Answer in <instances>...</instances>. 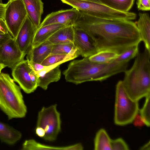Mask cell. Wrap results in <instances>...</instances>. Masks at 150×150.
Returning <instances> with one entry per match:
<instances>
[{
	"label": "cell",
	"instance_id": "ab89813d",
	"mask_svg": "<svg viewBox=\"0 0 150 150\" xmlns=\"http://www.w3.org/2000/svg\"><path fill=\"white\" fill-rule=\"evenodd\" d=\"M4 33L3 32H2L0 31V34H4Z\"/></svg>",
	"mask_w": 150,
	"mask_h": 150
},
{
	"label": "cell",
	"instance_id": "d4e9b609",
	"mask_svg": "<svg viewBox=\"0 0 150 150\" xmlns=\"http://www.w3.org/2000/svg\"><path fill=\"white\" fill-rule=\"evenodd\" d=\"M117 53L113 51L105 50L98 52L88 57L90 61L97 63L105 64L110 63L119 56Z\"/></svg>",
	"mask_w": 150,
	"mask_h": 150
},
{
	"label": "cell",
	"instance_id": "4fadbf2b",
	"mask_svg": "<svg viewBox=\"0 0 150 150\" xmlns=\"http://www.w3.org/2000/svg\"><path fill=\"white\" fill-rule=\"evenodd\" d=\"M37 29L27 15L15 39L19 49L25 55L31 47Z\"/></svg>",
	"mask_w": 150,
	"mask_h": 150
},
{
	"label": "cell",
	"instance_id": "d6986e66",
	"mask_svg": "<svg viewBox=\"0 0 150 150\" xmlns=\"http://www.w3.org/2000/svg\"><path fill=\"white\" fill-rule=\"evenodd\" d=\"M74 35L73 26H66L57 31L47 40L52 45L73 43Z\"/></svg>",
	"mask_w": 150,
	"mask_h": 150
},
{
	"label": "cell",
	"instance_id": "f1b7e54d",
	"mask_svg": "<svg viewBox=\"0 0 150 150\" xmlns=\"http://www.w3.org/2000/svg\"><path fill=\"white\" fill-rule=\"evenodd\" d=\"M111 150H128V146L125 141L119 138L114 140L111 139Z\"/></svg>",
	"mask_w": 150,
	"mask_h": 150
},
{
	"label": "cell",
	"instance_id": "e0dca14e",
	"mask_svg": "<svg viewBox=\"0 0 150 150\" xmlns=\"http://www.w3.org/2000/svg\"><path fill=\"white\" fill-rule=\"evenodd\" d=\"M53 45L47 40L38 46L30 48L27 54V59L41 64L50 54Z\"/></svg>",
	"mask_w": 150,
	"mask_h": 150
},
{
	"label": "cell",
	"instance_id": "83f0119b",
	"mask_svg": "<svg viewBox=\"0 0 150 150\" xmlns=\"http://www.w3.org/2000/svg\"><path fill=\"white\" fill-rule=\"evenodd\" d=\"M146 99L142 108L139 110L140 116L144 124L147 127H149L150 124V94L146 97Z\"/></svg>",
	"mask_w": 150,
	"mask_h": 150
},
{
	"label": "cell",
	"instance_id": "ffe728a7",
	"mask_svg": "<svg viewBox=\"0 0 150 150\" xmlns=\"http://www.w3.org/2000/svg\"><path fill=\"white\" fill-rule=\"evenodd\" d=\"M83 147L81 143H78L69 146L56 147L41 144L35 140L31 139L25 140L22 145L21 150H82Z\"/></svg>",
	"mask_w": 150,
	"mask_h": 150
},
{
	"label": "cell",
	"instance_id": "f35d334b",
	"mask_svg": "<svg viewBox=\"0 0 150 150\" xmlns=\"http://www.w3.org/2000/svg\"><path fill=\"white\" fill-rule=\"evenodd\" d=\"M2 0H0V4H2Z\"/></svg>",
	"mask_w": 150,
	"mask_h": 150
},
{
	"label": "cell",
	"instance_id": "52a82bcc",
	"mask_svg": "<svg viewBox=\"0 0 150 150\" xmlns=\"http://www.w3.org/2000/svg\"><path fill=\"white\" fill-rule=\"evenodd\" d=\"M57 108V105L43 107L38 113L37 126L44 130L43 138L46 141L55 140L61 129L60 115Z\"/></svg>",
	"mask_w": 150,
	"mask_h": 150
},
{
	"label": "cell",
	"instance_id": "d6a6232c",
	"mask_svg": "<svg viewBox=\"0 0 150 150\" xmlns=\"http://www.w3.org/2000/svg\"><path fill=\"white\" fill-rule=\"evenodd\" d=\"M0 31L4 33H8L9 32L7 25L4 19L2 18H0Z\"/></svg>",
	"mask_w": 150,
	"mask_h": 150
},
{
	"label": "cell",
	"instance_id": "603a6c76",
	"mask_svg": "<svg viewBox=\"0 0 150 150\" xmlns=\"http://www.w3.org/2000/svg\"><path fill=\"white\" fill-rule=\"evenodd\" d=\"M101 4L114 10L125 12H129L135 0H100Z\"/></svg>",
	"mask_w": 150,
	"mask_h": 150
},
{
	"label": "cell",
	"instance_id": "8fae6325",
	"mask_svg": "<svg viewBox=\"0 0 150 150\" xmlns=\"http://www.w3.org/2000/svg\"><path fill=\"white\" fill-rule=\"evenodd\" d=\"M74 28L73 43L80 55L84 58L88 57L97 53L98 49L92 38L82 29Z\"/></svg>",
	"mask_w": 150,
	"mask_h": 150
},
{
	"label": "cell",
	"instance_id": "ba28073f",
	"mask_svg": "<svg viewBox=\"0 0 150 150\" xmlns=\"http://www.w3.org/2000/svg\"><path fill=\"white\" fill-rule=\"evenodd\" d=\"M27 16L22 0H8L6 4L4 19L13 38H16Z\"/></svg>",
	"mask_w": 150,
	"mask_h": 150
},
{
	"label": "cell",
	"instance_id": "277c9868",
	"mask_svg": "<svg viewBox=\"0 0 150 150\" xmlns=\"http://www.w3.org/2000/svg\"><path fill=\"white\" fill-rule=\"evenodd\" d=\"M0 109L8 120L24 117L27 112L21 88L6 73L0 72Z\"/></svg>",
	"mask_w": 150,
	"mask_h": 150
},
{
	"label": "cell",
	"instance_id": "5bb4252c",
	"mask_svg": "<svg viewBox=\"0 0 150 150\" xmlns=\"http://www.w3.org/2000/svg\"><path fill=\"white\" fill-rule=\"evenodd\" d=\"M59 67L60 65L53 68L52 66H46L42 70L35 72L38 77V86L46 90L50 83L59 80L61 74Z\"/></svg>",
	"mask_w": 150,
	"mask_h": 150
},
{
	"label": "cell",
	"instance_id": "5b68a950",
	"mask_svg": "<svg viewBox=\"0 0 150 150\" xmlns=\"http://www.w3.org/2000/svg\"><path fill=\"white\" fill-rule=\"evenodd\" d=\"M114 122L124 126L132 123L139 110L138 101L132 99L125 91L121 80L116 85Z\"/></svg>",
	"mask_w": 150,
	"mask_h": 150
},
{
	"label": "cell",
	"instance_id": "8d00e7d4",
	"mask_svg": "<svg viewBox=\"0 0 150 150\" xmlns=\"http://www.w3.org/2000/svg\"><path fill=\"white\" fill-rule=\"evenodd\" d=\"M81 1L92 2L95 3H97L98 4H101L100 0H80Z\"/></svg>",
	"mask_w": 150,
	"mask_h": 150
},
{
	"label": "cell",
	"instance_id": "9a60e30c",
	"mask_svg": "<svg viewBox=\"0 0 150 150\" xmlns=\"http://www.w3.org/2000/svg\"><path fill=\"white\" fill-rule=\"evenodd\" d=\"M27 15L37 29L41 23L43 13L44 4L42 0H22Z\"/></svg>",
	"mask_w": 150,
	"mask_h": 150
},
{
	"label": "cell",
	"instance_id": "8992f818",
	"mask_svg": "<svg viewBox=\"0 0 150 150\" xmlns=\"http://www.w3.org/2000/svg\"><path fill=\"white\" fill-rule=\"evenodd\" d=\"M60 0L74 8L97 18L132 21L137 17L136 14L134 12L116 11L102 4L80 0Z\"/></svg>",
	"mask_w": 150,
	"mask_h": 150
},
{
	"label": "cell",
	"instance_id": "74e56055",
	"mask_svg": "<svg viewBox=\"0 0 150 150\" xmlns=\"http://www.w3.org/2000/svg\"><path fill=\"white\" fill-rule=\"evenodd\" d=\"M4 68V66L0 62V72H1L2 69Z\"/></svg>",
	"mask_w": 150,
	"mask_h": 150
},
{
	"label": "cell",
	"instance_id": "484cf974",
	"mask_svg": "<svg viewBox=\"0 0 150 150\" xmlns=\"http://www.w3.org/2000/svg\"><path fill=\"white\" fill-rule=\"evenodd\" d=\"M139 45L131 47L119 55L115 61L119 63H128L131 59L136 57L139 53Z\"/></svg>",
	"mask_w": 150,
	"mask_h": 150
},
{
	"label": "cell",
	"instance_id": "2e32d148",
	"mask_svg": "<svg viewBox=\"0 0 150 150\" xmlns=\"http://www.w3.org/2000/svg\"><path fill=\"white\" fill-rule=\"evenodd\" d=\"M139 18L135 22L138 30L142 41L145 48L150 51V18L147 13H139Z\"/></svg>",
	"mask_w": 150,
	"mask_h": 150
},
{
	"label": "cell",
	"instance_id": "44dd1931",
	"mask_svg": "<svg viewBox=\"0 0 150 150\" xmlns=\"http://www.w3.org/2000/svg\"><path fill=\"white\" fill-rule=\"evenodd\" d=\"M22 134L10 125L0 122V140L7 144L12 145L19 140Z\"/></svg>",
	"mask_w": 150,
	"mask_h": 150
},
{
	"label": "cell",
	"instance_id": "4dcf8cb0",
	"mask_svg": "<svg viewBox=\"0 0 150 150\" xmlns=\"http://www.w3.org/2000/svg\"><path fill=\"white\" fill-rule=\"evenodd\" d=\"M28 62L30 67L35 72L41 70L46 67V66H44L41 64L29 60Z\"/></svg>",
	"mask_w": 150,
	"mask_h": 150
},
{
	"label": "cell",
	"instance_id": "4316f807",
	"mask_svg": "<svg viewBox=\"0 0 150 150\" xmlns=\"http://www.w3.org/2000/svg\"><path fill=\"white\" fill-rule=\"evenodd\" d=\"M76 48L73 43L53 45L49 56L56 54H67Z\"/></svg>",
	"mask_w": 150,
	"mask_h": 150
},
{
	"label": "cell",
	"instance_id": "d590c367",
	"mask_svg": "<svg viewBox=\"0 0 150 150\" xmlns=\"http://www.w3.org/2000/svg\"><path fill=\"white\" fill-rule=\"evenodd\" d=\"M150 141L142 146L140 149L141 150H150Z\"/></svg>",
	"mask_w": 150,
	"mask_h": 150
},
{
	"label": "cell",
	"instance_id": "7402d4cb",
	"mask_svg": "<svg viewBox=\"0 0 150 150\" xmlns=\"http://www.w3.org/2000/svg\"><path fill=\"white\" fill-rule=\"evenodd\" d=\"M80 55L77 49L76 48L67 54H56L50 55L46 58L41 63L42 65L48 66L57 64H61L73 60Z\"/></svg>",
	"mask_w": 150,
	"mask_h": 150
},
{
	"label": "cell",
	"instance_id": "7c38bea8",
	"mask_svg": "<svg viewBox=\"0 0 150 150\" xmlns=\"http://www.w3.org/2000/svg\"><path fill=\"white\" fill-rule=\"evenodd\" d=\"M79 14V11L73 8L52 12L46 16L38 28L54 24L73 26Z\"/></svg>",
	"mask_w": 150,
	"mask_h": 150
},
{
	"label": "cell",
	"instance_id": "9c48e42d",
	"mask_svg": "<svg viewBox=\"0 0 150 150\" xmlns=\"http://www.w3.org/2000/svg\"><path fill=\"white\" fill-rule=\"evenodd\" d=\"M11 69L13 80L25 92L30 93L36 89L38 86L32 82L30 76L31 68L28 59L21 61Z\"/></svg>",
	"mask_w": 150,
	"mask_h": 150
},
{
	"label": "cell",
	"instance_id": "6da1fadb",
	"mask_svg": "<svg viewBox=\"0 0 150 150\" xmlns=\"http://www.w3.org/2000/svg\"><path fill=\"white\" fill-rule=\"evenodd\" d=\"M73 26L82 29L92 38L98 52L108 50L119 54L142 41L132 21L98 18L79 11Z\"/></svg>",
	"mask_w": 150,
	"mask_h": 150
},
{
	"label": "cell",
	"instance_id": "836d02e7",
	"mask_svg": "<svg viewBox=\"0 0 150 150\" xmlns=\"http://www.w3.org/2000/svg\"><path fill=\"white\" fill-rule=\"evenodd\" d=\"M36 134L39 137L43 138L45 135V132L42 127L37 126L35 129Z\"/></svg>",
	"mask_w": 150,
	"mask_h": 150
},
{
	"label": "cell",
	"instance_id": "ac0fdd59",
	"mask_svg": "<svg viewBox=\"0 0 150 150\" xmlns=\"http://www.w3.org/2000/svg\"><path fill=\"white\" fill-rule=\"evenodd\" d=\"M66 26L62 24H54L37 29L33 40L31 48L38 46L46 41L57 31Z\"/></svg>",
	"mask_w": 150,
	"mask_h": 150
},
{
	"label": "cell",
	"instance_id": "3957f363",
	"mask_svg": "<svg viewBox=\"0 0 150 150\" xmlns=\"http://www.w3.org/2000/svg\"><path fill=\"white\" fill-rule=\"evenodd\" d=\"M136 57L131 68L124 72L122 81L129 96L139 101L150 94V51L145 48Z\"/></svg>",
	"mask_w": 150,
	"mask_h": 150
},
{
	"label": "cell",
	"instance_id": "30bf717a",
	"mask_svg": "<svg viewBox=\"0 0 150 150\" xmlns=\"http://www.w3.org/2000/svg\"><path fill=\"white\" fill-rule=\"evenodd\" d=\"M25 55L21 51L13 38L0 45V62L4 67H7L12 69L23 60Z\"/></svg>",
	"mask_w": 150,
	"mask_h": 150
},
{
	"label": "cell",
	"instance_id": "1f68e13d",
	"mask_svg": "<svg viewBox=\"0 0 150 150\" xmlns=\"http://www.w3.org/2000/svg\"><path fill=\"white\" fill-rule=\"evenodd\" d=\"M12 38L9 33L0 34V45L4 44Z\"/></svg>",
	"mask_w": 150,
	"mask_h": 150
},
{
	"label": "cell",
	"instance_id": "f546056e",
	"mask_svg": "<svg viewBox=\"0 0 150 150\" xmlns=\"http://www.w3.org/2000/svg\"><path fill=\"white\" fill-rule=\"evenodd\" d=\"M137 5L139 10L149 11L150 10V0H137Z\"/></svg>",
	"mask_w": 150,
	"mask_h": 150
},
{
	"label": "cell",
	"instance_id": "e575fe53",
	"mask_svg": "<svg viewBox=\"0 0 150 150\" xmlns=\"http://www.w3.org/2000/svg\"><path fill=\"white\" fill-rule=\"evenodd\" d=\"M6 4H0V18L4 19Z\"/></svg>",
	"mask_w": 150,
	"mask_h": 150
},
{
	"label": "cell",
	"instance_id": "7a4b0ae2",
	"mask_svg": "<svg viewBox=\"0 0 150 150\" xmlns=\"http://www.w3.org/2000/svg\"><path fill=\"white\" fill-rule=\"evenodd\" d=\"M113 60L105 64L92 62L88 57L71 62L63 74L67 81L78 84L87 81H102L110 77L124 72L128 66Z\"/></svg>",
	"mask_w": 150,
	"mask_h": 150
},
{
	"label": "cell",
	"instance_id": "cb8c5ba5",
	"mask_svg": "<svg viewBox=\"0 0 150 150\" xmlns=\"http://www.w3.org/2000/svg\"><path fill=\"white\" fill-rule=\"evenodd\" d=\"M111 139L104 129L99 130L96 133L94 141V150H111Z\"/></svg>",
	"mask_w": 150,
	"mask_h": 150
}]
</instances>
